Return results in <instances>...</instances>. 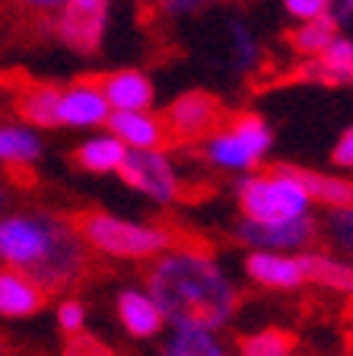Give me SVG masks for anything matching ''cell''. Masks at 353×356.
<instances>
[{
	"mask_svg": "<svg viewBox=\"0 0 353 356\" xmlns=\"http://www.w3.org/2000/svg\"><path fill=\"white\" fill-rule=\"evenodd\" d=\"M0 356H7V347H3V341H0Z\"/></svg>",
	"mask_w": 353,
	"mask_h": 356,
	"instance_id": "35",
	"label": "cell"
},
{
	"mask_svg": "<svg viewBox=\"0 0 353 356\" xmlns=\"http://www.w3.org/2000/svg\"><path fill=\"white\" fill-rule=\"evenodd\" d=\"M86 252L70 216L45 210L0 216V264L29 274L45 293L80 283L89 264Z\"/></svg>",
	"mask_w": 353,
	"mask_h": 356,
	"instance_id": "2",
	"label": "cell"
},
{
	"mask_svg": "<svg viewBox=\"0 0 353 356\" xmlns=\"http://www.w3.org/2000/svg\"><path fill=\"white\" fill-rule=\"evenodd\" d=\"M274 147V131L261 115L255 111H239L226 118L210 137L201 140V153L214 169L239 172L249 175L265 163V156Z\"/></svg>",
	"mask_w": 353,
	"mask_h": 356,
	"instance_id": "5",
	"label": "cell"
},
{
	"mask_svg": "<svg viewBox=\"0 0 353 356\" xmlns=\"http://www.w3.org/2000/svg\"><path fill=\"white\" fill-rule=\"evenodd\" d=\"M338 22L331 16H318V19H309V22H299L293 32H290V44L299 58H318V54L334 42L338 35Z\"/></svg>",
	"mask_w": 353,
	"mask_h": 356,
	"instance_id": "24",
	"label": "cell"
},
{
	"mask_svg": "<svg viewBox=\"0 0 353 356\" xmlns=\"http://www.w3.org/2000/svg\"><path fill=\"white\" fill-rule=\"evenodd\" d=\"M7 210H10V191H7V185L0 181V216H7Z\"/></svg>",
	"mask_w": 353,
	"mask_h": 356,
	"instance_id": "34",
	"label": "cell"
},
{
	"mask_svg": "<svg viewBox=\"0 0 353 356\" xmlns=\"http://www.w3.org/2000/svg\"><path fill=\"white\" fill-rule=\"evenodd\" d=\"M331 163L338 165V169L353 172V124L347 127L344 134H340L338 143L331 147Z\"/></svg>",
	"mask_w": 353,
	"mask_h": 356,
	"instance_id": "31",
	"label": "cell"
},
{
	"mask_svg": "<svg viewBox=\"0 0 353 356\" xmlns=\"http://www.w3.org/2000/svg\"><path fill=\"white\" fill-rule=\"evenodd\" d=\"M147 293L166 315V325H191L220 334L239 312V286L223 264L201 245L172 242L147 270Z\"/></svg>",
	"mask_w": 353,
	"mask_h": 356,
	"instance_id": "1",
	"label": "cell"
},
{
	"mask_svg": "<svg viewBox=\"0 0 353 356\" xmlns=\"http://www.w3.org/2000/svg\"><path fill=\"white\" fill-rule=\"evenodd\" d=\"M299 76L306 83H324V86H353V38L338 32L318 58H306Z\"/></svg>",
	"mask_w": 353,
	"mask_h": 356,
	"instance_id": "18",
	"label": "cell"
},
{
	"mask_svg": "<svg viewBox=\"0 0 353 356\" xmlns=\"http://www.w3.org/2000/svg\"><path fill=\"white\" fill-rule=\"evenodd\" d=\"M217 0H156V10L166 19H188V16L204 13L207 7H214Z\"/></svg>",
	"mask_w": 353,
	"mask_h": 356,
	"instance_id": "28",
	"label": "cell"
},
{
	"mask_svg": "<svg viewBox=\"0 0 353 356\" xmlns=\"http://www.w3.org/2000/svg\"><path fill=\"white\" fill-rule=\"evenodd\" d=\"M118 178L162 207L182 197V175L166 149H127L125 163L118 165Z\"/></svg>",
	"mask_w": 353,
	"mask_h": 356,
	"instance_id": "6",
	"label": "cell"
},
{
	"mask_svg": "<svg viewBox=\"0 0 353 356\" xmlns=\"http://www.w3.org/2000/svg\"><path fill=\"white\" fill-rule=\"evenodd\" d=\"M61 356H118V353L102 337H96V334H89L86 327H83V331H77V334H67Z\"/></svg>",
	"mask_w": 353,
	"mask_h": 356,
	"instance_id": "27",
	"label": "cell"
},
{
	"mask_svg": "<svg viewBox=\"0 0 353 356\" xmlns=\"http://www.w3.org/2000/svg\"><path fill=\"white\" fill-rule=\"evenodd\" d=\"M283 10L296 22H309L318 16H328V0H283Z\"/></svg>",
	"mask_w": 353,
	"mask_h": 356,
	"instance_id": "30",
	"label": "cell"
},
{
	"mask_svg": "<svg viewBox=\"0 0 353 356\" xmlns=\"http://www.w3.org/2000/svg\"><path fill=\"white\" fill-rule=\"evenodd\" d=\"M242 267L255 286L274 289V293H293L309 283L299 252H245Z\"/></svg>",
	"mask_w": 353,
	"mask_h": 356,
	"instance_id": "10",
	"label": "cell"
},
{
	"mask_svg": "<svg viewBox=\"0 0 353 356\" xmlns=\"http://www.w3.org/2000/svg\"><path fill=\"white\" fill-rule=\"evenodd\" d=\"M48 293L16 267H0V318H32L45 309Z\"/></svg>",
	"mask_w": 353,
	"mask_h": 356,
	"instance_id": "17",
	"label": "cell"
},
{
	"mask_svg": "<svg viewBox=\"0 0 353 356\" xmlns=\"http://www.w3.org/2000/svg\"><path fill=\"white\" fill-rule=\"evenodd\" d=\"M127 147L118 140L115 134H99V137H89L86 143H80L74 153L77 165L93 175H109V172H118V165L125 163Z\"/></svg>",
	"mask_w": 353,
	"mask_h": 356,
	"instance_id": "22",
	"label": "cell"
},
{
	"mask_svg": "<svg viewBox=\"0 0 353 356\" xmlns=\"http://www.w3.org/2000/svg\"><path fill=\"white\" fill-rule=\"evenodd\" d=\"M229 54H233L235 70H242V74L255 70L258 60H261V44H258L255 32L239 19L229 22Z\"/></svg>",
	"mask_w": 353,
	"mask_h": 356,
	"instance_id": "25",
	"label": "cell"
},
{
	"mask_svg": "<svg viewBox=\"0 0 353 356\" xmlns=\"http://www.w3.org/2000/svg\"><path fill=\"white\" fill-rule=\"evenodd\" d=\"M16 3L26 10H36V13H54L64 7V0H16Z\"/></svg>",
	"mask_w": 353,
	"mask_h": 356,
	"instance_id": "33",
	"label": "cell"
},
{
	"mask_svg": "<svg viewBox=\"0 0 353 356\" xmlns=\"http://www.w3.org/2000/svg\"><path fill=\"white\" fill-rule=\"evenodd\" d=\"M226 356H239V353H226Z\"/></svg>",
	"mask_w": 353,
	"mask_h": 356,
	"instance_id": "36",
	"label": "cell"
},
{
	"mask_svg": "<svg viewBox=\"0 0 353 356\" xmlns=\"http://www.w3.org/2000/svg\"><path fill=\"white\" fill-rule=\"evenodd\" d=\"M111 108L105 102L96 80H80L61 89L58 99V127H102Z\"/></svg>",
	"mask_w": 353,
	"mask_h": 356,
	"instance_id": "11",
	"label": "cell"
},
{
	"mask_svg": "<svg viewBox=\"0 0 353 356\" xmlns=\"http://www.w3.org/2000/svg\"><path fill=\"white\" fill-rule=\"evenodd\" d=\"M296 178L302 181V188L309 191L312 204L324 210L334 207H353V181L344 175H331V172H315V169H299L293 165Z\"/></svg>",
	"mask_w": 353,
	"mask_h": 356,
	"instance_id": "21",
	"label": "cell"
},
{
	"mask_svg": "<svg viewBox=\"0 0 353 356\" xmlns=\"http://www.w3.org/2000/svg\"><path fill=\"white\" fill-rule=\"evenodd\" d=\"M109 134H115L127 149H166L172 143L169 127L162 115L143 108V111H111L105 121Z\"/></svg>",
	"mask_w": 353,
	"mask_h": 356,
	"instance_id": "13",
	"label": "cell"
},
{
	"mask_svg": "<svg viewBox=\"0 0 353 356\" xmlns=\"http://www.w3.org/2000/svg\"><path fill=\"white\" fill-rule=\"evenodd\" d=\"M299 254L309 283L340 293V296H353V261H344L331 252H322V248H306Z\"/></svg>",
	"mask_w": 353,
	"mask_h": 356,
	"instance_id": "19",
	"label": "cell"
},
{
	"mask_svg": "<svg viewBox=\"0 0 353 356\" xmlns=\"http://www.w3.org/2000/svg\"><path fill=\"white\" fill-rule=\"evenodd\" d=\"M328 16L338 26H347L353 19V0H328Z\"/></svg>",
	"mask_w": 353,
	"mask_h": 356,
	"instance_id": "32",
	"label": "cell"
},
{
	"mask_svg": "<svg viewBox=\"0 0 353 356\" xmlns=\"http://www.w3.org/2000/svg\"><path fill=\"white\" fill-rule=\"evenodd\" d=\"M70 222L86 242V248L118 261H153L175 242L166 226L125 220L105 210H80L70 216Z\"/></svg>",
	"mask_w": 353,
	"mask_h": 356,
	"instance_id": "3",
	"label": "cell"
},
{
	"mask_svg": "<svg viewBox=\"0 0 353 356\" xmlns=\"http://www.w3.org/2000/svg\"><path fill=\"white\" fill-rule=\"evenodd\" d=\"M162 121L169 127L172 143H201L226 121V108L214 92L191 89L172 99L169 108L162 111Z\"/></svg>",
	"mask_w": 353,
	"mask_h": 356,
	"instance_id": "7",
	"label": "cell"
},
{
	"mask_svg": "<svg viewBox=\"0 0 353 356\" xmlns=\"http://www.w3.org/2000/svg\"><path fill=\"white\" fill-rule=\"evenodd\" d=\"M115 312H118V321L131 334L134 341H153L166 331V315L162 309L156 305V299L147 293V286L137 289V286H127L118 293L115 299Z\"/></svg>",
	"mask_w": 353,
	"mask_h": 356,
	"instance_id": "14",
	"label": "cell"
},
{
	"mask_svg": "<svg viewBox=\"0 0 353 356\" xmlns=\"http://www.w3.org/2000/svg\"><path fill=\"white\" fill-rule=\"evenodd\" d=\"M96 83L111 111H143V108H153L156 102L153 80L143 70H134V67L111 70V74L99 76Z\"/></svg>",
	"mask_w": 353,
	"mask_h": 356,
	"instance_id": "15",
	"label": "cell"
},
{
	"mask_svg": "<svg viewBox=\"0 0 353 356\" xmlns=\"http://www.w3.org/2000/svg\"><path fill=\"white\" fill-rule=\"evenodd\" d=\"M58 99L61 89L38 80H16L13 86V111L29 127H58Z\"/></svg>",
	"mask_w": 353,
	"mask_h": 356,
	"instance_id": "16",
	"label": "cell"
},
{
	"mask_svg": "<svg viewBox=\"0 0 353 356\" xmlns=\"http://www.w3.org/2000/svg\"><path fill=\"white\" fill-rule=\"evenodd\" d=\"M226 343L217 331L191 325H169V334L159 347V356H226Z\"/></svg>",
	"mask_w": 353,
	"mask_h": 356,
	"instance_id": "20",
	"label": "cell"
},
{
	"mask_svg": "<svg viewBox=\"0 0 353 356\" xmlns=\"http://www.w3.org/2000/svg\"><path fill=\"white\" fill-rule=\"evenodd\" d=\"M235 242L245 245V252H306L318 236L315 216H293V220L261 222V220H239L235 222Z\"/></svg>",
	"mask_w": 353,
	"mask_h": 356,
	"instance_id": "8",
	"label": "cell"
},
{
	"mask_svg": "<svg viewBox=\"0 0 353 356\" xmlns=\"http://www.w3.org/2000/svg\"><path fill=\"white\" fill-rule=\"evenodd\" d=\"M42 156V140L29 124H0V169L16 185H36L32 165Z\"/></svg>",
	"mask_w": 353,
	"mask_h": 356,
	"instance_id": "12",
	"label": "cell"
},
{
	"mask_svg": "<svg viewBox=\"0 0 353 356\" xmlns=\"http://www.w3.org/2000/svg\"><path fill=\"white\" fill-rule=\"evenodd\" d=\"M235 200L245 220L277 222L312 213V197L296 178L293 165H274L267 172H249L235 185Z\"/></svg>",
	"mask_w": 353,
	"mask_h": 356,
	"instance_id": "4",
	"label": "cell"
},
{
	"mask_svg": "<svg viewBox=\"0 0 353 356\" xmlns=\"http://www.w3.org/2000/svg\"><path fill=\"white\" fill-rule=\"evenodd\" d=\"M109 26V0H64L58 10V38L77 54H96Z\"/></svg>",
	"mask_w": 353,
	"mask_h": 356,
	"instance_id": "9",
	"label": "cell"
},
{
	"mask_svg": "<svg viewBox=\"0 0 353 356\" xmlns=\"http://www.w3.org/2000/svg\"><path fill=\"white\" fill-rule=\"evenodd\" d=\"M239 356H296V337L283 327H258L239 337Z\"/></svg>",
	"mask_w": 353,
	"mask_h": 356,
	"instance_id": "23",
	"label": "cell"
},
{
	"mask_svg": "<svg viewBox=\"0 0 353 356\" xmlns=\"http://www.w3.org/2000/svg\"><path fill=\"white\" fill-rule=\"evenodd\" d=\"M58 327L64 334H77L86 327V305L80 299H64L58 305Z\"/></svg>",
	"mask_w": 353,
	"mask_h": 356,
	"instance_id": "29",
	"label": "cell"
},
{
	"mask_svg": "<svg viewBox=\"0 0 353 356\" xmlns=\"http://www.w3.org/2000/svg\"><path fill=\"white\" fill-rule=\"evenodd\" d=\"M322 229L340 254L353 258V207H334L324 213Z\"/></svg>",
	"mask_w": 353,
	"mask_h": 356,
	"instance_id": "26",
	"label": "cell"
}]
</instances>
